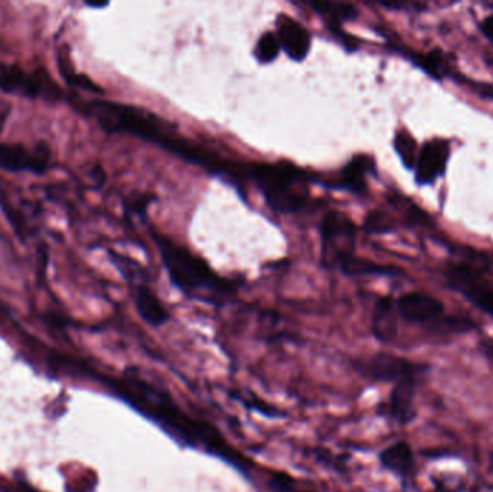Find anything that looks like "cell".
<instances>
[{
	"label": "cell",
	"mask_w": 493,
	"mask_h": 492,
	"mask_svg": "<svg viewBox=\"0 0 493 492\" xmlns=\"http://www.w3.org/2000/svg\"><path fill=\"white\" fill-rule=\"evenodd\" d=\"M121 393L124 400L160 426L173 439L194 449L216 455L240 471H248L246 460L228 447L214 426L185 415L166 390L153 386L136 374H129L121 382Z\"/></svg>",
	"instance_id": "obj_1"
},
{
	"label": "cell",
	"mask_w": 493,
	"mask_h": 492,
	"mask_svg": "<svg viewBox=\"0 0 493 492\" xmlns=\"http://www.w3.org/2000/svg\"><path fill=\"white\" fill-rule=\"evenodd\" d=\"M159 256L165 265L170 284L187 298L222 306L238 291L236 280L219 276L208 263L194 255L189 248L178 245L169 237L150 230Z\"/></svg>",
	"instance_id": "obj_2"
},
{
	"label": "cell",
	"mask_w": 493,
	"mask_h": 492,
	"mask_svg": "<svg viewBox=\"0 0 493 492\" xmlns=\"http://www.w3.org/2000/svg\"><path fill=\"white\" fill-rule=\"evenodd\" d=\"M489 270L487 256L468 255V260L449 265L443 276L451 291L462 294L463 298L493 319V286L485 280Z\"/></svg>",
	"instance_id": "obj_3"
},
{
	"label": "cell",
	"mask_w": 493,
	"mask_h": 492,
	"mask_svg": "<svg viewBox=\"0 0 493 492\" xmlns=\"http://www.w3.org/2000/svg\"><path fill=\"white\" fill-rule=\"evenodd\" d=\"M321 263L324 269H341L355 257L356 230L351 217L331 209L321 221Z\"/></svg>",
	"instance_id": "obj_4"
},
{
	"label": "cell",
	"mask_w": 493,
	"mask_h": 492,
	"mask_svg": "<svg viewBox=\"0 0 493 492\" xmlns=\"http://www.w3.org/2000/svg\"><path fill=\"white\" fill-rule=\"evenodd\" d=\"M355 369L361 376L371 381L395 384L409 377L424 379L430 371V365L427 362H412L392 352H377L355 364Z\"/></svg>",
	"instance_id": "obj_5"
},
{
	"label": "cell",
	"mask_w": 493,
	"mask_h": 492,
	"mask_svg": "<svg viewBox=\"0 0 493 492\" xmlns=\"http://www.w3.org/2000/svg\"><path fill=\"white\" fill-rule=\"evenodd\" d=\"M377 177V163L370 155H356L336 175L319 178V184L335 191H346L356 197L368 194V177Z\"/></svg>",
	"instance_id": "obj_6"
},
{
	"label": "cell",
	"mask_w": 493,
	"mask_h": 492,
	"mask_svg": "<svg viewBox=\"0 0 493 492\" xmlns=\"http://www.w3.org/2000/svg\"><path fill=\"white\" fill-rule=\"evenodd\" d=\"M450 158L448 139L434 138L420 148L419 159L414 169V181L419 187H430L444 177Z\"/></svg>",
	"instance_id": "obj_7"
},
{
	"label": "cell",
	"mask_w": 493,
	"mask_h": 492,
	"mask_svg": "<svg viewBox=\"0 0 493 492\" xmlns=\"http://www.w3.org/2000/svg\"><path fill=\"white\" fill-rule=\"evenodd\" d=\"M0 90L24 97L60 99V89L45 75L29 74L19 68L0 70Z\"/></svg>",
	"instance_id": "obj_8"
},
{
	"label": "cell",
	"mask_w": 493,
	"mask_h": 492,
	"mask_svg": "<svg viewBox=\"0 0 493 492\" xmlns=\"http://www.w3.org/2000/svg\"><path fill=\"white\" fill-rule=\"evenodd\" d=\"M397 301L400 319L416 325H433L436 321L444 316L446 306L440 299L423 292H409L400 296Z\"/></svg>",
	"instance_id": "obj_9"
},
{
	"label": "cell",
	"mask_w": 493,
	"mask_h": 492,
	"mask_svg": "<svg viewBox=\"0 0 493 492\" xmlns=\"http://www.w3.org/2000/svg\"><path fill=\"white\" fill-rule=\"evenodd\" d=\"M420 377H409L392 384V391L385 403L388 418L400 426L411 425L417 419L416 396Z\"/></svg>",
	"instance_id": "obj_10"
},
{
	"label": "cell",
	"mask_w": 493,
	"mask_h": 492,
	"mask_svg": "<svg viewBox=\"0 0 493 492\" xmlns=\"http://www.w3.org/2000/svg\"><path fill=\"white\" fill-rule=\"evenodd\" d=\"M276 35L285 55L295 63L306 60L312 50V35L306 26L290 14H280L276 19Z\"/></svg>",
	"instance_id": "obj_11"
},
{
	"label": "cell",
	"mask_w": 493,
	"mask_h": 492,
	"mask_svg": "<svg viewBox=\"0 0 493 492\" xmlns=\"http://www.w3.org/2000/svg\"><path fill=\"white\" fill-rule=\"evenodd\" d=\"M400 315L397 301L392 296H381L373 304L371 330L375 340L390 345L399 337Z\"/></svg>",
	"instance_id": "obj_12"
},
{
	"label": "cell",
	"mask_w": 493,
	"mask_h": 492,
	"mask_svg": "<svg viewBox=\"0 0 493 492\" xmlns=\"http://www.w3.org/2000/svg\"><path fill=\"white\" fill-rule=\"evenodd\" d=\"M378 462L385 471L392 472L404 484L411 481L416 474V457L407 440H397L378 454Z\"/></svg>",
	"instance_id": "obj_13"
},
{
	"label": "cell",
	"mask_w": 493,
	"mask_h": 492,
	"mask_svg": "<svg viewBox=\"0 0 493 492\" xmlns=\"http://www.w3.org/2000/svg\"><path fill=\"white\" fill-rule=\"evenodd\" d=\"M131 298L139 316L148 325L160 328L169 323L170 312L148 284L131 285Z\"/></svg>",
	"instance_id": "obj_14"
},
{
	"label": "cell",
	"mask_w": 493,
	"mask_h": 492,
	"mask_svg": "<svg viewBox=\"0 0 493 492\" xmlns=\"http://www.w3.org/2000/svg\"><path fill=\"white\" fill-rule=\"evenodd\" d=\"M407 60L411 61L412 65H416L420 70H423L429 77L436 82H443L451 72L450 60L449 55L440 48L429 51L427 53H411V51H401Z\"/></svg>",
	"instance_id": "obj_15"
},
{
	"label": "cell",
	"mask_w": 493,
	"mask_h": 492,
	"mask_svg": "<svg viewBox=\"0 0 493 492\" xmlns=\"http://www.w3.org/2000/svg\"><path fill=\"white\" fill-rule=\"evenodd\" d=\"M314 14H319L324 21L326 28H342L345 22L360 18V11L355 5L346 2H304Z\"/></svg>",
	"instance_id": "obj_16"
},
{
	"label": "cell",
	"mask_w": 493,
	"mask_h": 492,
	"mask_svg": "<svg viewBox=\"0 0 493 492\" xmlns=\"http://www.w3.org/2000/svg\"><path fill=\"white\" fill-rule=\"evenodd\" d=\"M387 201L395 211H399L405 227H434V221L430 214L420 208L416 202L411 201L409 197L394 192V194L387 195Z\"/></svg>",
	"instance_id": "obj_17"
},
{
	"label": "cell",
	"mask_w": 493,
	"mask_h": 492,
	"mask_svg": "<svg viewBox=\"0 0 493 492\" xmlns=\"http://www.w3.org/2000/svg\"><path fill=\"white\" fill-rule=\"evenodd\" d=\"M346 276H387L397 277L401 276L402 270L395 265H380V263L372 262V260L362 259V257H353V259L342 265L341 269Z\"/></svg>",
	"instance_id": "obj_18"
},
{
	"label": "cell",
	"mask_w": 493,
	"mask_h": 492,
	"mask_svg": "<svg viewBox=\"0 0 493 492\" xmlns=\"http://www.w3.org/2000/svg\"><path fill=\"white\" fill-rule=\"evenodd\" d=\"M109 257L130 286L131 285L149 284L152 280L148 270L140 263L136 262V260L114 252H109Z\"/></svg>",
	"instance_id": "obj_19"
},
{
	"label": "cell",
	"mask_w": 493,
	"mask_h": 492,
	"mask_svg": "<svg viewBox=\"0 0 493 492\" xmlns=\"http://www.w3.org/2000/svg\"><path fill=\"white\" fill-rule=\"evenodd\" d=\"M392 146H394L395 153L399 156L405 169H416L420 148L416 139L410 135V131L405 130V129L397 131Z\"/></svg>",
	"instance_id": "obj_20"
},
{
	"label": "cell",
	"mask_w": 493,
	"mask_h": 492,
	"mask_svg": "<svg viewBox=\"0 0 493 492\" xmlns=\"http://www.w3.org/2000/svg\"><path fill=\"white\" fill-rule=\"evenodd\" d=\"M362 230L367 234H373V236L392 234L397 230V221L384 209H373L365 217Z\"/></svg>",
	"instance_id": "obj_21"
},
{
	"label": "cell",
	"mask_w": 493,
	"mask_h": 492,
	"mask_svg": "<svg viewBox=\"0 0 493 492\" xmlns=\"http://www.w3.org/2000/svg\"><path fill=\"white\" fill-rule=\"evenodd\" d=\"M282 46L276 33H265L256 45V58L260 64H272L280 55Z\"/></svg>",
	"instance_id": "obj_22"
},
{
	"label": "cell",
	"mask_w": 493,
	"mask_h": 492,
	"mask_svg": "<svg viewBox=\"0 0 493 492\" xmlns=\"http://www.w3.org/2000/svg\"><path fill=\"white\" fill-rule=\"evenodd\" d=\"M70 57H65V55L61 53L60 58H58V67H60L61 74L67 80L68 84L74 85L77 89L85 90V92H99V94L100 92H102V90L100 89L99 85L94 84L90 78L72 72V68L70 67Z\"/></svg>",
	"instance_id": "obj_23"
},
{
	"label": "cell",
	"mask_w": 493,
	"mask_h": 492,
	"mask_svg": "<svg viewBox=\"0 0 493 492\" xmlns=\"http://www.w3.org/2000/svg\"><path fill=\"white\" fill-rule=\"evenodd\" d=\"M156 198L153 195H134L124 202V209L133 216L145 217L148 208Z\"/></svg>",
	"instance_id": "obj_24"
},
{
	"label": "cell",
	"mask_w": 493,
	"mask_h": 492,
	"mask_svg": "<svg viewBox=\"0 0 493 492\" xmlns=\"http://www.w3.org/2000/svg\"><path fill=\"white\" fill-rule=\"evenodd\" d=\"M381 6L392 11H410V9H423V5L407 4V2H380Z\"/></svg>",
	"instance_id": "obj_25"
},
{
	"label": "cell",
	"mask_w": 493,
	"mask_h": 492,
	"mask_svg": "<svg viewBox=\"0 0 493 492\" xmlns=\"http://www.w3.org/2000/svg\"><path fill=\"white\" fill-rule=\"evenodd\" d=\"M479 29L480 33L483 34V36H485L490 43H493V14L480 21Z\"/></svg>",
	"instance_id": "obj_26"
},
{
	"label": "cell",
	"mask_w": 493,
	"mask_h": 492,
	"mask_svg": "<svg viewBox=\"0 0 493 492\" xmlns=\"http://www.w3.org/2000/svg\"><path fill=\"white\" fill-rule=\"evenodd\" d=\"M273 487L277 489L278 492H304L300 489L293 488L292 482L289 479H283L282 475L277 478L273 479Z\"/></svg>",
	"instance_id": "obj_27"
},
{
	"label": "cell",
	"mask_w": 493,
	"mask_h": 492,
	"mask_svg": "<svg viewBox=\"0 0 493 492\" xmlns=\"http://www.w3.org/2000/svg\"><path fill=\"white\" fill-rule=\"evenodd\" d=\"M87 6L89 7H92V9H102V7H107L109 6V4H92V2H87Z\"/></svg>",
	"instance_id": "obj_28"
},
{
	"label": "cell",
	"mask_w": 493,
	"mask_h": 492,
	"mask_svg": "<svg viewBox=\"0 0 493 492\" xmlns=\"http://www.w3.org/2000/svg\"><path fill=\"white\" fill-rule=\"evenodd\" d=\"M488 465H489L490 471L493 472V449L489 450V454H488Z\"/></svg>",
	"instance_id": "obj_29"
},
{
	"label": "cell",
	"mask_w": 493,
	"mask_h": 492,
	"mask_svg": "<svg viewBox=\"0 0 493 492\" xmlns=\"http://www.w3.org/2000/svg\"><path fill=\"white\" fill-rule=\"evenodd\" d=\"M490 6H492V7H493V4H492V5H490Z\"/></svg>",
	"instance_id": "obj_30"
}]
</instances>
